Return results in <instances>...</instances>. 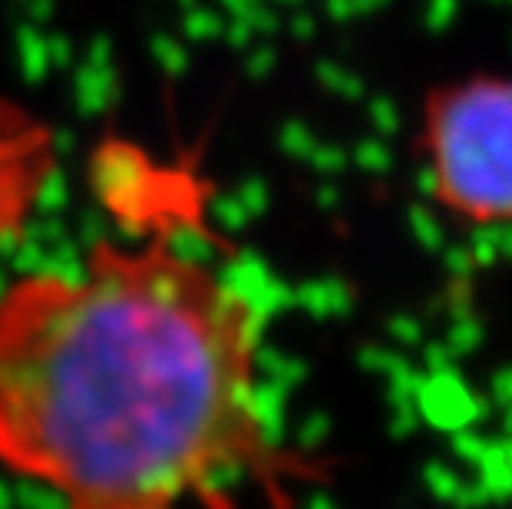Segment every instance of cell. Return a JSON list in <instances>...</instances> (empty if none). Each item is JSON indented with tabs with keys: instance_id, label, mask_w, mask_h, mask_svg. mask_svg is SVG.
I'll return each mask as SVG.
<instances>
[{
	"instance_id": "cell-1",
	"label": "cell",
	"mask_w": 512,
	"mask_h": 509,
	"mask_svg": "<svg viewBox=\"0 0 512 509\" xmlns=\"http://www.w3.org/2000/svg\"><path fill=\"white\" fill-rule=\"evenodd\" d=\"M123 232L0 295V467L63 509H291L321 470L261 410L258 308L192 225Z\"/></svg>"
},
{
	"instance_id": "cell-2",
	"label": "cell",
	"mask_w": 512,
	"mask_h": 509,
	"mask_svg": "<svg viewBox=\"0 0 512 509\" xmlns=\"http://www.w3.org/2000/svg\"><path fill=\"white\" fill-rule=\"evenodd\" d=\"M417 153L433 202L470 229H512V73L430 86Z\"/></svg>"
},
{
	"instance_id": "cell-3",
	"label": "cell",
	"mask_w": 512,
	"mask_h": 509,
	"mask_svg": "<svg viewBox=\"0 0 512 509\" xmlns=\"http://www.w3.org/2000/svg\"><path fill=\"white\" fill-rule=\"evenodd\" d=\"M57 172V133L24 103L0 96V248L24 232Z\"/></svg>"
}]
</instances>
